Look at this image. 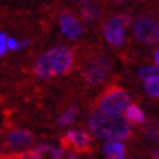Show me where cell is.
Returning <instances> with one entry per match:
<instances>
[{
    "instance_id": "1",
    "label": "cell",
    "mask_w": 159,
    "mask_h": 159,
    "mask_svg": "<svg viewBox=\"0 0 159 159\" xmlns=\"http://www.w3.org/2000/svg\"><path fill=\"white\" fill-rule=\"evenodd\" d=\"M88 127L97 139L124 140L131 134V125L121 114H107L93 111L88 117Z\"/></svg>"
},
{
    "instance_id": "2",
    "label": "cell",
    "mask_w": 159,
    "mask_h": 159,
    "mask_svg": "<svg viewBox=\"0 0 159 159\" xmlns=\"http://www.w3.org/2000/svg\"><path fill=\"white\" fill-rule=\"evenodd\" d=\"M73 64V53L67 47H53L41 54L34 66V72L38 77H48L69 72Z\"/></svg>"
},
{
    "instance_id": "3",
    "label": "cell",
    "mask_w": 159,
    "mask_h": 159,
    "mask_svg": "<svg viewBox=\"0 0 159 159\" xmlns=\"http://www.w3.org/2000/svg\"><path fill=\"white\" fill-rule=\"evenodd\" d=\"M99 111L107 114H123L125 108L130 105V97L124 89L111 88L104 93L99 99Z\"/></svg>"
},
{
    "instance_id": "4",
    "label": "cell",
    "mask_w": 159,
    "mask_h": 159,
    "mask_svg": "<svg viewBox=\"0 0 159 159\" xmlns=\"http://www.w3.org/2000/svg\"><path fill=\"white\" fill-rule=\"evenodd\" d=\"M130 25L129 15H118L105 20L104 37L111 47H120L125 39V28Z\"/></svg>"
},
{
    "instance_id": "5",
    "label": "cell",
    "mask_w": 159,
    "mask_h": 159,
    "mask_svg": "<svg viewBox=\"0 0 159 159\" xmlns=\"http://www.w3.org/2000/svg\"><path fill=\"white\" fill-rule=\"evenodd\" d=\"M134 35L143 44H156L159 41V22L149 16H140L134 24Z\"/></svg>"
},
{
    "instance_id": "6",
    "label": "cell",
    "mask_w": 159,
    "mask_h": 159,
    "mask_svg": "<svg viewBox=\"0 0 159 159\" xmlns=\"http://www.w3.org/2000/svg\"><path fill=\"white\" fill-rule=\"evenodd\" d=\"M111 72V61L107 57H98L85 69L83 72V77L85 80H88L89 83L98 85L102 83L107 79V76Z\"/></svg>"
},
{
    "instance_id": "7",
    "label": "cell",
    "mask_w": 159,
    "mask_h": 159,
    "mask_svg": "<svg viewBox=\"0 0 159 159\" xmlns=\"http://www.w3.org/2000/svg\"><path fill=\"white\" fill-rule=\"evenodd\" d=\"M60 29H61L63 35L70 39L79 38L83 34L82 24L70 13H63L60 16Z\"/></svg>"
},
{
    "instance_id": "8",
    "label": "cell",
    "mask_w": 159,
    "mask_h": 159,
    "mask_svg": "<svg viewBox=\"0 0 159 159\" xmlns=\"http://www.w3.org/2000/svg\"><path fill=\"white\" fill-rule=\"evenodd\" d=\"M32 142H34V136L29 131L13 130L7 134L6 145H7V148H12V149H24L26 146L32 145Z\"/></svg>"
},
{
    "instance_id": "9",
    "label": "cell",
    "mask_w": 159,
    "mask_h": 159,
    "mask_svg": "<svg viewBox=\"0 0 159 159\" xmlns=\"http://www.w3.org/2000/svg\"><path fill=\"white\" fill-rule=\"evenodd\" d=\"M66 140H67L70 145H73L76 149H79V150L89 149V145H91V139H89L88 133L86 131H82V130H70V131H67V134H66Z\"/></svg>"
},
{
    "instance_id": "10",
    "label": "cell",
    "mask_w": 159,
    "mask_h": 159,
    "mask_svg": "<svg viewBox=\"0 0 159 159\" xmlns=\"http://www.w3.org/2000/svg\"><path fill=\"white\" fill-rule=\"evenodd\" d=\"M124 117L127 118L129 123H133V124H143L146 120L143 111L140 110L137 105H133V104H130V105L125 108Z\"/></svg>"
},
{
    "instance_id": "11",
    "label": "cell",
    "mask_w": 159,
    "mask_h": 159,
    "mask_svg": "<svg viewBox=\"0 0 159 159\" xmlns=\"http://www.w3.org/2000/svg\"><path fill=\"white\" fill-rule=\"evenodd\" d=\"M37 150L41 155V159H61L63 156V150L51 145H41Z\"/></svg>"
},
{
    "instance_id": "12",
    "label": "cell",
    "mask_w": 159,
    "mask_h": 159,
    "mask_svg": "<svg viewBox=\"0 0 159 159\" xmlns=\"http://www.w3.org/2000/svg\"><path fill=\"white\" fill-rule=\"evenodd\" d=\"M77 112H79V108H77V107H70V108H67V110L64 111L61 116L58 117L57 123H58L60 125H63V127H66V125H70L73 121L76 120Z\"/></svg>"
},
{
    "instance_id": "13",
    "label": "cell",
    "mask_w": 159,
    "mask_h": 159,
    "mask_svg": "<svg viewBox=\"0 0 159 159\" xmlns=\"http://www.w3.org/2000/svg\"><path fill=\"white\" fill-rule=\"evenodd\" d=\"M139 77L142 80H152V79H158L159 77V69L155 66H148V67H142L137 72Z\"/></svg>"
},
{
    "instance_id": "14",
    "label": "cell",
    "mask_w": 159,
    "mask_h": 159,
    "mask_svg": "<svg viewBox=\"0 0 159 159\" xmlns=\"http://www.w3.org/2000/svg\"><path fill=\"white\" fill-rule=\"evenodd\" d=\"M82 16H83V19L88 20V22L97 20L98 16H99V9H98L97 6H93V5H88V6L83 7Z\"/></svg>"
},
{
    "instance_id": "15",
    "label": "cell",
    "mask_w": 159,
    "mask_h": 159,
    "mask_svg": "<svg viewBox=\"0 0 159 159\" xmlns=\"http://www.w3.org/2000/svg\"><path fill=\"white\" fill-rule=\"evenodd\" d=\"M145 91L148 92V95H150V97L159 98V77L158 79H152V80H146Z\"/></svg>"
},
{
    "instance_id": "16",
    "label": "cell",
    "mask_w": 159,
    "mask_h": 159,
    "mask_svg": "<svg viewBox=\"0 0 159 159\" xmlns=\"http://www.w3.org/2000/svg\"><path fill=\"white\" fill-rule=\"evenodd\" d=\"M146 134L149 136L150 139L153 140H159V125H150L149 129L146 130Z\"/></svg>"
},
{
    "instance_id": "17",
    "label": "cell",
    "mask_w": 159,
    "mask_h": 159,
    "mask_svg": "<svg viewBox=\"0 0 159 159\" xmlns=\"http://www.w3.org/2000/svg\"><path fill=\"white\" fill-rule=\"evenodd\" d=\"M6 47H7V50L16 51V50L20 48V44L18 43L15 38H6Z\"/></svg>"
},
{
    "instance_id": "18",
    "label": "cell",
    "mask_w": 159,
    "mask_h": 159,
    "mask_svg": "<svg viewBox=\"0 0 159 159\" xmlns=\"http://www.w3.org/2000/svg\"><path fill=\"white\" fill-rule=\"evenodd\" d=\"M6 34H3V32H0V56H5L6 54V50H7V47H6Z\"/></svg>"
},
{
    "instance_id": "19",
    "label": "cell",
    "mask_w": 159,
    "mask_h": 159,
    "mask_svg": "<svg viewBox=\"0 0 159 159\" xmlns=\"http://www.w3.org/2000/svg\"><path fill=\"white\" fill-rule=\"evenodd\" d=\"M107 159H125L124 152H111V153L105 155Z\"/></svg>"
},
{
    "instance_id": "20",
    "label": "cell",
    "mask_w": 159,
    "mask_h": 159,
    "mask_svg": "<svg viewBox=\"0 0 159 159\" xmlns=\"http://www.w3.org/2000/svg\"><path fill=\"white\" fill-rule=\"evenodd\" d=\"M155 61L158 63V66H159V51H156V54H155Z\"/></svg>"
},
{
    "instance_id": "21",
    "label": "cell",
    "mask_w": 159,
    "mask_h": 159,
    "mask_svg": "<svg viewBox=\"0 0 159 159\" xmlns=\"http://www.w3.org/2000/svg\"><path fill=\"white\" fill-rule=\"evenodd\" d=\"M73 2H77V3H88V2H91V0H73Z\"/></svg>"
},
{
    "instance_id": "22",
    "label": "cell",
    "mask_w": 159,
    "mask_h": 159,
    "mask_svg": "<svg viewBox=\"0 0 159 159\" xmlns=\"http://www.w3.org/2000/svg\"><path fill=\"white\" fill-rule=\"evenodd\" d=\"M153 159H159V152H156V153L153 155Z\"/></svg>"
}]
</instances>
